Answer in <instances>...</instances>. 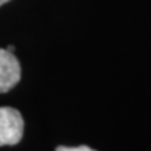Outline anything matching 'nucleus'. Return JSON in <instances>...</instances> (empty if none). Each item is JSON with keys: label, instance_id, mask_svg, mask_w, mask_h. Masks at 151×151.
Returning <instances> with one entry per match:
<instances>
[{"label": "nucleus", "instance_id": "f03ea898", "mask_svg": "<svg viewBox=\"0 0 151 151\" xmlns=\"http://www.w3.org/2000/svg\"><path fill=\"white\" fill-rule=\"evenodd\" d=\"M21 78V67L13 52L0 49V94L10 91Z\"/></svg>", "mask_w": 151, "mask_h": 151}, {"label": "nucleus", "instance_id": "20e7f679", "mask_svg": "<svg viewBox=\"0 0 151 151\" xmlns=\"http://www.w3.org/2000/svg\"><path fill=\"white\" fill-rule=\"evenodd\" d=\"M7 1H10V0H0V6H3L4 3H7Z\"/></svg>", "mask_w": 151, "mask_h": 151}, {"label": "nucleus", "instance_id": "f257e3e1", "mask_svg": "<svg viewBox=\"0 0 151 151\" xmlns=\"http://www.w3.org/2000/svg\"><path fill=\"white\" fill-rule=\"evenodd\" d=\"M24 134V119L11 106L0 108V147L18 144Z\"/></svg>", "mask_w": 151, "mask_h": 151}, {"label": "nucleus", "instance_id": "7ed1b4c3", "mask_svg": "<svg viewBox=\"0 0 151 151\" xmlns=\"http://www.w3.org/2000/svg\"><path fill=\"white\" fill-rule=\"evenodd\" d=\"M56 151H95L87 146H78V147H66V146H59L56 148Z\"/></svg>", "mask_w": 151, "mask_h": 151}, {"label": "nucleus", "instance_id": "39448f33", "mask_svg": "<svg viewBox=\"0 0 151 151\" xmlns=\"http://www.w3.org/2000/svg\"><path fill=\"white\" fill-rule=\"evenodd\" d=\"M7 50H10V52H13V50H14V46H11V45H10V46L7 48Z\"/></svg>", "mask_w": 151, "mask_h": 151}]
</instances>
